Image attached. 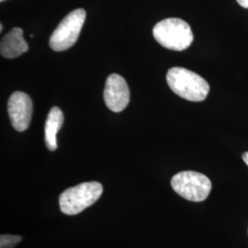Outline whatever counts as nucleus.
Segmentation results:
<instances>
[{
  "label": "nucleus",
  "mask_w": 248,
  "mask_h": 248,
  "mask_svg": "<svg viewBox=\"0 0 248 248\" xmlns=\"http://www.w3.org/2000/svg\"><path fill=\"white\" fill-rule=\"evenodd\" d=\"M167 81L174 93L189 101H203L210 92V86L203 78L183 67L170 68Z\"/></svg>",
  "instance_id": "nucleus-1"
},
{
  "label": "nucleus",
  "mask_w": 248,
  "mask_h": 248,
  "mask_svg": "<svg viewBox=\"0 0 248 248\" xmlns=\"http://www.w3.org/2000/svg\"><path fill=\"white\" fill-rule=\"evenodd\" d=\"M153 34L159 45L173 51L186 50L194 39L188 23L177 18L161 20L154 27Z\"/></svg>",
  "instance_id": "nucleus-2"
},
{
  "label": "nucleus",
  "mask_w": 248,
  "mask_h": 248,
  "mask_svg": "<svg viewBox=\"0 0 248 248\" xmlns=\"http://www.w3.org/2000/svg\"><path fill=\"white\" fill-rule=\"evenodd\" d=\"M103 192V186L96 181L84 182L65 189L59 198L61 212L76 215L95 203Z\"/></svg>",
  "instance_id": "nucleus-3"
},
{
  "label": "nucleus",
  "mask_w": 248,
  "mask_h": 248,
  "mask_svg": "<svg viewBox=\"0 0 248 248\" xmlns=\"http://www.w3.org/2000/svg\"><path fill=\"white\" fill-rule=\"evenodd\" d=\"M171 186L178 195L195 202L205 201L212 190L211 180L195 171L177 173L171 179Z\"/></svg>",
  "instance_id": "nucleus-4"
},
{
  "label": "nucleus",
  "mask_w": 248,
  "mask_h": 248,
  "mask_svg": "<svg viewBox=\"0 0 248 248\" xmlns=\"http://www.w3.org/2000/svg\"><path fill=\"white\" fill-rule=\"evenodd\" d=\"M86 15L84 9H78L62 18L49 40V45L53 51H66L77 43L85 23Z\"/></svg>",
  "instance_id": "nucleus-5"
},
{
  "label": "nucleus",
  "mask_w": 248,
  "mask_h": 248,
  "mask_svg": "<svg viewBox=\"0 0 248 248\" xmlns=\"http://www.w3.org/2000/svg\"><path fill=\"white\" fill-rule=\"evenodd\" d=\"M32 101L29 95L21 91L14 92L8 102L9 119L13 128L24 132L29 128L32 117Z\"/></svg>",
  "instance_id": "nucleus-6"
},
{
  "label": "nucleus",
  "mask_w": 248,
  "mask_h": 248,
  "mask_svg": "<svg viewBox=\"0 0 248 248\" xmlns=\"http://www.w3.org/2000/svg\"><path fill=\"white\" fill-rule=\"evenodd\" d=\"M104 100L107 107L113 112H121L130 102V90L123 77L110 75L106 81Z\"/></svg>",
  "instance_id": "nucleus-7"
},
{
  "label": "nucleus",
  "mask_w": 248,
  "mask_h": 248,
  "mask_svg": "<svg viewBox=\"0 0 248 248\" xmlns=\"http://www.w3.org/2000/svg\"><path fill=\"white\" fill-rule=\"evenodd\" d=\"M29 46L23 38V31L20 28H13L2 38L0 53L5 58L13 59L26 53Z\"/></svg>",
  "instance_id": "nucleus-8"
},
{
  "label": "nucleus",
  "mask_w": 248,
  "mask_h": 248,
  "mask_svg": "<svg viewBox=\"0 0 248 248\" xmlns=\"http://www.w3.org/2000/svg\"><path fill=\"white\" fill-rule=\"evenodd\" d=\"M63 124V113L58 107L51 108L45 123V143L50 151L57 149L56 135Z\"/></svg>",
  "instance_id": "nucleus-9"
},
{
  "label": "nucleus",
  "mask_w": 248,
  "mask_h": 248,
  "mask_svg": "<svg viewBox=\"0 0 248 248\" xmlns=\"http://www.w3.org/2000/svg\"><path fill=\"white\" fill-rule=\"evenodd\" d=\"M19 235L1 234L0 236V248H14L21 241Z\"/></svg>",
  "instance_id": "nucleus-10"
},
{
  "label": "nucleus",
  "mask_w": 248,
  "mask_h": 248,
  "mask_svg": "<svg viewBox=\"0 0 248 248\" xmlns=\"http://www.w3.org/2000/svg\"><path fill=\"white\" fill-rule=\"evenodd\" d=\"M236 1L241 7L245 8V9H248V0H236Z\"/></svg>",
  "instance_id": "nucleus-11"
},
{
  "label": "nucleus",
  "mask_w": 248,
  "mask_h": 248,
  "mask_svg": "<svg viewBox=\"0 0 248 248\" xmlns=\"http://www.w3.org/2000/svg\"><path fill=\"white\" fill-rule=\"evenodd\" d=\"M243 160H244V162L247 164L248 166V152H246V153H244L243 154Z\"/></svg>",
  "instance_id": "nucleus-12"
},
{
  "label": "nucleus",
  "mask_w": 248,
  "mask_h": 248,
  "mask_svg": "<svg viewBox=\"0 0 248 248\" xmlns=\"http://www.w3.org/2000/svg\"><path fill=\"white\" fill-rule=\"evenodd\" d=\"M0 30H1V31L3 30V25H2V24H0Z\"/></svg>",
  "instance_id": "nucleus-13"
},
{
  "label": "nucleus",
  "mask_w": 248,
  "mask_h": 248,
  "mask_svg": "<svg viewBox=\"0 0 248 248\" xmlns=\"http://www.w3.org/2000/svg\"><path fill=\"white\" fill-rule=\"evenodd\" d=\"M0 1H1V2H3V1H5V0H0Z\"/></svg>",
  "instance_id": "nucleus-14"
}]
</instances>
